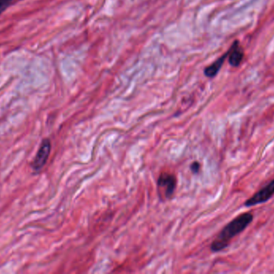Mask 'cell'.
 <instances>
[{
	"instance_id": "obj_4",
	"label": "cell",
	"mask_w": 274,
	"mask_h": 274,
	"mask_svg": "<svg viewBox=\"0 0 274 274\" xmlns=\"http://www.w3.org/2000/svg\"><path fill=\"white\" fill-rule=\"evenodd\" d=\"M51 141L48 138H45L41 142L40 146L39 148L38 152L35 157L34 161L32 163V167L35 171L39 172L44 167L47 162L49 155L51 153Z\"/></svg>"
},
{
	"instance_id": "obj_7",
	"label": "cell",
	"mask_w": 274,
	"mask_h": 274,
	"mask_svg": "<svg viewBox=\"0 0 274 274\" xmlns=\"http://www.w3.org/2000/svg\"><path fill=\"white\" fill-rule=\"evenodd\" d=\"M19 0H0V15Z\"/></svg>"
},
{
	"instance_id": "obj_8",
	"label": "cell",
	"mask_w": 274,
	"mask_h": 274,
	"mask_svg": "<svg viewBox=\"0 0 274 274\" xmlns=\"http://www.w3.org/2000/svg\"><path fill=\"white\" fill-rule=\"evenodd\" d=\"M200 163L196 162V163H193L191 166V169L194 173H197L199 171H200Z\"/></svg>"
},
{
	"instance_id": "obj_5",
	"label": "cell",
	"mask_w": 274,
	"mask_h": 274,
	"mask_svg": "<svg viewBox=\"0 0 274 274\" xmlns=\"http://www.w3.org/2000/svg\"><path fill=\"white\" fill-rule=\"evenodd\" d=\"M229 53V62L233 67H238L242 62L244 57V50L240 45L239 41H235L232 45Z\"/></svg>"
},
{
	"instance_id": "obj_6",
	"label": "cell",
	"mask_w": 274,
	"mask_h": 274,
	"mask_svg": "<svg viewBox=\"0 0 274 274\" xmlns=\"http://www.w3.org/2000/svg\"><path fill=\"white\" fill-rule=\"evenodd\" d=\"M229 53H230V50H228L226 53L222 55L221 57L218 58L214 63L211 64L210 66L207 67L206 69H204V75L209 77V78H213L217 75L220 69H221V67L223 65L226 58L229 56Z\"/></svg>"
},
{
	"instance_id": "obj_1",
	"label": "cell",
	"mask_w": 274,
	"mask_h": 274,
	"mask_svg": "<svg viewBox=\"0 0 274 274\" xmlns=\"http://www.w3.org/2000/svg\"><path fill=\"white\" fill-rule=\"evenodd\" d=\"M253 221V216L250 212H244L230 221L223 228L217 237L211 244V250L213 253L221 252L230 245L232 239L242 232Z\"/></svg>"
},
{
	"instance_id": "obj_2",
	"label": "cell",
	"mask_w": 274,
	"mask_h": 274,
	"mask_svg": "<svg viewBox=\"0 0 274 274\" xmlns=\"http://www.w3.org/2000/svg\"><path fill=\"white\" fill-rule=\"evenodd\" d=\"M177 188V178L174 175L163 172L157 180V191L160 199H168L172 197Z\"/></svg>"
},
{
	"instance_id": "obj_3",
	"label": "cell",
	"mask_w": 274,
	"mask_h": 274,
	"mask_svg": "<svg viewBox=\"0 0 274 274\" xmlns=\"http://www.w3.org/2000/svg\"><path fill=\"white\" fill-rule=\"evenodd\" d=\"M274 195V179L262 189L256 192L252 197L244 202L245 207H252L257 204H264L268 201Z\"/></svg>"
}]
</instances>
